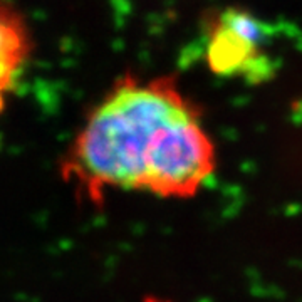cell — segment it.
<instances>
[{
    "label": "cell",
    "instance_id": "6da1fadb",
    "mask_svg": "<svg viewBox=\"0 0 302 302\" xmlns=\"http://www.w3.org/2000/svg\"><path fill=\"white\" fill-rule=\"evenodd\" d=\"M60 168L91 202L107 191L186 200L213 177L217 149L173 77L124 76L84 119Z\"/></svg>",
    "mask_w": 302,
    "mask_h": 302
},
{
    "label": "cell",
    "instance_id": "7a4b0ae2",
    "mask_svg": "<svg viewBox=\"0 0 302 302\" xmlns=\"http://www.w3.org/2000/svg\"><path fill=\"white\" fill-rule=\"evenodd\" d=\"M265 30L249 12L227 9L215 17L208 29L207 62L219 76L265 74L262 47Z\"/></svg>",
    "mask_w": 302,
    "mask_h": 302
},
{
    "label": "cell",
    "instance_id": "3957f363",
    "mask_svg": "<svg viewBox=\"0 0 302 302\" xmlns=\"http://www.w3.org/2000/svg\"><path fill=\"white\" fill-rule=\"evenodd\" d=\"M32 40L24 17L0 0V111L27 68Z\"/></svg>",
    "mask_w": 302,
    "mask_h": 302
}]
</instances>
